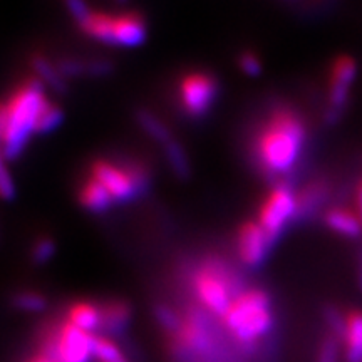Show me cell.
I'll return each mask as SVG.
<instances>
[{"label":"cell","mask_w":362,"mask_h":362,"mask_svg":"<svg viewBox=\"0 0 362 362\" xmlns=\"http://www.w3.org/2000/svg\"><path fill=\"white\" fill-rule=\"evenodd\" d=\"M309 129L292 107H275L255 139V161L269 178H280L296 168L304 153Z\"/></svg>","instance_id":"obj_1"},{"label":"cell","mask_w":362,"mask_h":362,"mask_svg":"<svg viewBox=\"0 0 362 362\" xmlns=\"http://www.w3.org/2000/svg\"><path fill=\"white\" fill-rule=\"evenodd\" d=\"M51 99L47 89L37 78H29L21 83L6 99L8 123L4 136L2 149L7 161H16L29 146L42 110Z\"/></svg>","instance_id":"obj_2"},{"label":"cell","mask_w":362,"mask_h":362,"mask_svg":"<svg viewBox=\"0 0 362 362\" xmlns=\"http://www.w3.org/2000/svg\"><path fill=\"white\" fill-rule=\"evenodd\" d=\"M226 329L243 344H253L274 329L270 296L260 288L243 291L223 317Z\"/></svg>","instance_id":"obj_3"},{"label":"cell","mask_w":362,"mask_h":362,"mask_svg":"<svg viewBox=\"0 0 362 362\" xmlns=\"http://www.w3.org/2000/svg\"><path fill=\"white\" fill-rule=\"evenodd\" d=\"M89 175L96 178L115 198L116 205L136 202L153 185V175L139 161H111L99 158L90 163Z\"/></svg>","instance_id":"obj_4"},{"label":"cell","mask_w":362,"mask_h":362,"mask_svg":"<svg viewBox=\"0 0 362 362\" xmlns=\"http://www.w3.org/2000/svg\"><path fill=\"white\" fill-rule=\"evenodd\" d=\"M235 280L237 279L225 262L208 259L194 272L193 288L203 307L223 319L235 298L243 292Z\"/></svg>","instance_id":"obj_5"},{"label":"cell","mask_w":362,"mask_h":362,"mask_svg":"<svg viewBox=\"0 0 362 362\" xmlns=\"http://www.w3.org/2000/svg\"><path fill=\"white\" fill-rule=\"evenodd\" d=\"M220 93V81L211 72H188L181 78L178 86L180 106L188 117L202 119L214 110Z\"/></svg>","instance_id":"obj_6"},{"label":"cell","mask_w":362,"mask_h":362,"mask_svg":"<svg viewBox=\"0 0 362 362\" xmlns=\"http://www.w3.org/2000/svg\"><path fill=\"white\" fill-rule=\"evenodd\" d=\"M297 216V192L291 185L280 183L262 203L259 210V225L264 228L270 242L277 243L288 225Z\"/></svg>","instance_id":"obj_7"},{"label":"cell","mask_w":362,"mask_h":362,"mask_svg":"<svg viewBox=\"0 0 362 362\" xmlns=\"http://www.w3.org/2000/svg\"><path fill=\"white\" fill-rule=\"evenodd\" d=\"M96 334H88L74 325L62 322L56 334H49L42 344L40 354L59 362H90L93 356V341Z\"/></svg>","instance_id":"obj_8"},{"label":"cell","mask_w":362,"mask_h":362,"mask_svg":"<svg viewBox=\"0 0 362 362\" xmlns=\"http://www.w3.org/2000/svg\"><path fill=\"white\" fill-rule=\"evenodd\" d=\"M357 62L349 56H339L332 62L329 76L327 104H325L324 121L325 124L334 126L341 121L351 99V90L357 79Z\"/></svg>","instance_id":"obj_9"},{"label":"cell","mask_w":362,"mask_h":362,"mask_svg":"<svg viewBox=\"0 0 362 362\" xmlns=\"http://www.w3.org/2000/svg\"><path fill=\"white\" fill-rule=\"evenodd\" d=\"M274 247L259 221H245L237 232V253L248 269H259L265 264Z\"/></svg>","instance_id":"obj_10"},{"label":"cell","mask_w":362,"mask_h":362,"mask_svg":"<svg viewBox=\"0 0 362 362\" xmlns=\"http://www.w3.org/2000/svg\"><path fill=\"white\" fill-rule=\"evenodd\" d=\"M148 24L141 13L126 12L115 16L111 30L112 47L134 49L146 42Z\"/></svg>","instance_id":"obj_11"},{"label":"cell","mask_w":362,"mask_h":362,"mask_svg":"<svg viewBox=\"0 0 362 362\" xmlns=\"http://www.w3.org/2000/svg\"><path fill=\"white\" fill-rule=\"evenodd\" d=\"M59 71L67 81L74 79H101L115 72V62L104 57H74L57 59Z\"/></svg>","instance_id":"obj_12"},{"label":"cell","mask_w":362,"mask_h":362,"mask_svg":"<svg viewBox=\"0 0 362 362\" xmlns=\"http://www.w3.org/2000/svg\"><path fill=\"white\" fill-rule=\"evenodd\" d=\"M330 185L322 178L312 180L300 192H297V216L296 221H307L322 211L330 198Z\"/></svg>","instance_id":"obj_13"},{"label":"cell","mask_w":362,"mask_h":362,"mask_svg":"<svg viewBox=\"0 0 362 362\" xmlns=\"http://www.w3.org/2000/svg\"><path fill=\"white\" fill-rule=\"evenodd\" d=\"M78 200L86 211L93 215H104L116 205L112 194L93 176H88L81 185Z\"/></svg>","instance_id":"obj_14"},{"label":"cell","mask_w":362,"mask_h":362,"mask_svg":"<svg viewBox=\"0 0 362 362\" xmlns=\"http://www.w3.org/2000/svg\"><path fill=\"white\" fill-rule=\"evenodd\" d=\"M30 69L34 72V78H37L47 90H52L59 96L69 93V81L59 71L56 61H51L44 54H34L30 56Z\"/></svg>","instance_id":"obj_15"},{"label":"cell","mask_w":362,"mask_h":362,"mask_svg":"<svg viewBox=\"0 0 362 362\" xmlns=\"http://www.w3.org/2000/svg\"><path fill=\"white\" fill-rule=\"evenodd\" d=\"M133 309L124 300H110L101 305V329L99 336H121L131 322Z\"/></svg>","instance_id":"obj_16"},{"label":"cell","mask_w":362,"mask_h":362,"mask_svg":"<svg viewBox=\"0 0 362 362\" xmlns=\"http://www.w3.org/2000/svg\"><path fill=\"white\" fill-rule=\"evenodd\" d=\"M324 223L330 232L349 240L362 238V223L356 211L347 208H329L324 214Z\"/></svg>","instance_id":"obj_17"},{"label":"cell","mask_w":362,"mask_h":362,"mask_svg":"<svg viewBox=\"0 0 362 362\" xmlns=\"http://www.w3.org/2000/svg\"><path fill=\"white\" fill-rule=\"evenodd\" d=\"M67 322L88 334H96L101 329V305L76 302L67 310Z\"/></svg>","instance_id":"obj_18"},{"label":"cell","mask_w":362,"mask_h":362,"mask_svg":"<svg viewBox=\"0 0 362 362\" xmlns=\"http://www.w3.org/2000/svg\"><path fill=\"white\" fill-rule=\"evenodd\" d=\"M134 121L138 124V128L160 148L165 146L166 143H170L171 139H175L168 124L165 121H161L153 111L139 107V110L134 111Z\"/></svg>","instance_id":"obj_19"},{"label":"cell","mask_w":362,"mask_h":362,"mask_svg":"<svg viewBox=\"0 0 362 362\" xmlns=\"http://www.w3.org/2000/svg\"><path fill=\"white\" fill-rule=\"evenodd\" d=\"M161 151L166 166H168V170L173 173V176H176V178L181 181L189 180L193 170L187 148L175 138L171 139L170 143H166L165 146H161Z\"/></svg>","instance_id":"obj_20"},{"label":"cell","mask_w":362,"mask_h":362,"mask_svg":"<svg viewBox=\"0 0 362 362\" xmlns=\"http://www.w3.org/2000/svg\"><path fill=\"white\" fill-rule=\"evenodd\" d=\"M342 344L347 362H362V312L354 310L347 315Z\"/></svg>","instance_id":"obj_21"},{"label":"cell","mask_w":362,"mask_h":362,"mask_svg":"<svg viewBox=\"0 0 362 362\" xmlns=\"http://www.w3.org/2000/svg\"><path fill=\"white\" fill-rule=\"evenodd\" d=\"M112 19H115V16H111V13L94 11L88 19L79 25V29L81 33L88 35L89 39L96 40V42L111 45Z\"/></svg>","instance_id":"obj_22"},{"label":"cell","mask_w":362,"mask_h":362,"mask_svg":"<svg viewBox=\"0 0 362 362\" xmlns=\"http://www.w3.org/2000/svg\"><path fill=\"white\" fill-rule=\"evenodd\" d=\"M64 121H66V111L62 110L59 104L49 101L45 104V107L39 116L37 128H35V136H45V134L54 133V131H57L62 124H64Z\"/></svg>","instance_id":"obj_23"},{"label":"cell","mask_w":362,"mask_h":362,"mask_svg":"<svg viewBox=\"0 0 362 362\" xmlns=\"http://www.w3.org/2000/svg\"><path fill=\"white\" fill-rule=\"evenodd\" d=\"M47 297L37 291H21L12 296V307L27 314H39L47 309Z\"/></svg>","instance_id":"obj_24"},{"label":"cell","mask_w":362,"mask_h":362,"mask_svg":"<svg viewBox=\"0 0 362 362\" xmlns=\"http://www.w3.org/2000/svg\"><path fill=\"white\" fill-rule=\"evenodd\" d=\"M93 356L98 362H129L123 354V351L110 337L99 336V334L94 336Z\"/></svg>","instance_id":"obj_25"},{"label":"cell","mask_w":362,"mask_h":362,"mask_svg":"<svg viewBox=\"0 0 362 362\" xmlns=\"http://www.w3.org/2000/svg\"><path fill=\"white\" fill-rule=\"evenodd\" d=\"M57 253V242L49 235H42V237L35 238L29 250V259L35 267H42L49 264Z\"/></svg>","instance_id":"obj_26"},{"label":"cell","mask_w":362,"mask_h":362,"mask_svg":"<svg viewBox=\"0 0 362 362\" xmlns=\"http://www.w3.org/2000/svg\"><path fill=\"white\" fill-rule=\"evenodd\" d=\"M153 314H155V319L156 322L161 325L163 329L166 330V332L170 334H180L181 329H183V319L176 314V312L171 309L170 305L166 304H158L155 307V310H153Z\"/></svg>","instance_id":"obj_27"},{"label":"cell","mask_w":362,"mask_h":362,"mask_svg":"<svg viewBox=\"0 0 362 362\" xmlns=\"http://www.w3.org/2000/svg\"><path fill=\"white\" fill-rule=\"evenodd\" d=\"M238 69L247 76V78H259L264 72V62L259 54L253 51H242L237 57Z\"/></svg>","instance_id":"obj_28"},{"label":"cell","mask_w":362,"mask_h":362,"mask_svg":"<svg viewBox=\"0 0 362 362\" xmlns=\"http://www.w3.org/2000/svg\"><path fill=\"white\" fill-rule=\"evenodd\" d=\"M324 319L327 322V327L334 337H337L339 341H344V334H346V325H347V315H344L337 307H325L324 310Z\"/></svg>","instance_id":"obj_29"},{"label":"cell","mask_w":362,"mask_h":362,"mask_svg":"<svg viewBox=\"0 0 362 362\" xmlns=\"http://www.w3.org/2000/svg\"><path fill=\"white\" fill-rule=\"evenodd\" d=\"M341 341L334 337L332 334L325 336L320 342L319 354H317L315 362H339V347H341Z\"/></svg>","instance_id":"obj_30"},{"label":"cell","mask_w":362,"mask_h":362,"mask_svg":"<svg viewBox=\"0 0 362 362\" xmlns=\"http://www.w3.org/2000/svg\"><path fill=\"white\" fill-rule=\"evenodd\" d=\"M17 197V185L16 180L7 168V163L0 165V200L12 202Z\"/></svg>","instance_id":"obj_31"},{"label":"cell","mask_w":362,"mask_h":362,"mask_svg":"<svg viewBox=\"0 0 362 362\" xmlns=\"http://www.w3.org/2000/svg\"><path fill=\"white\" fill-rule=\"evenodd\" d=\"M62 2H64V7L71 16V19L78 24V27L94 12L89 7L88 0H62Z\"/></svg>","instance_id":"obj_32"},{"label":"cell","mask_w":362,"mask_h":362,"mask_svg":"<svg viewBox=\"0 0 362 362\" xmlns=\"http://www.w3.org/2000/svg\"><path fill=\"white\" fill-rule=\"evenodd\" d=\"M7 123H8L7 103H6V101H0V144H2V141H4V136H6Z\"/></svg>","instance_id":"obj_33"},{"label":"cell","mask_w":362,"mask_h":362,"mask_svg":"<svg viewBox=\"0 0 362 362\" xmlns=\"http://www.w3.org/2000/svg\"><path fill=\"white\" fill-rule=\"evenodd\" d=\"M356 284H357V288H359V292L362 293V242L356 253Z\"/></svg>","instance_id":"obj_34"},{"label":"cell","mask_w":362,"mask_h":362,"mask_svg":"<svg viewBox=\"0 0 362 362\" xmlns=\"http://www.w3.org/2000/svg\"><path fill=\"white\" fill-rule=\"evenodd\" d=\"M356 215L359 216L361 223H362V180L357 183L356 187Z\"/></svg>","instance_id":"obj_35"},{"label":"cell","mask_w":362,"mask_h":362,"mask_svg":"<svg viewBox=\"0 0 362 362\" xmlns=\"http://www.w3.org/2000/svg\"><path fill=\"white\" fill-rule=\"evenodd\" d=\"M29 362H59V361H56V359H51V357H47V356L37 354L35 357H33V359H30Z\"/></svg>","instance_id":"obj_36"},{"label":"cell","mask_w":362,"mask_h":362,"mask_svg":"<svg viewBox=\"0 0 362 362\" xmlns=\"http://www.w3.org/2000/svg\"><path fill=\"white\" fill-rule=\"evenodd\" d=\"M7 160H6V156H4V149H2V144H0V165H2V163H6Z\"/></svg>","instance_id":"obj_37"},{"label":"cell","mask_w":362,"mask_h":362,"mask_svg":"<svg viewBox=\"0 0 362 362\" xmlns=\"http://www.w3.org/2000/svg\"><path fill=\"white\" fill-rule=\"evenodd\" d=\"M0 242H2V230H0Z\"/></svg>","instance_id":"obj_38"},{"label":"cell","mask_w":362,"mask_h":362,"mask_svg":"<svg viewBox=\"0 0 362 362\" xmlns=\"http://www.w3.org/2000/svg\"><path fill=\"white\" fill-rule=\"evenodd\" d=\"M117 2H126V0H117Z\"/></svg>","instance_id":"obj_39"}]
</instances>
